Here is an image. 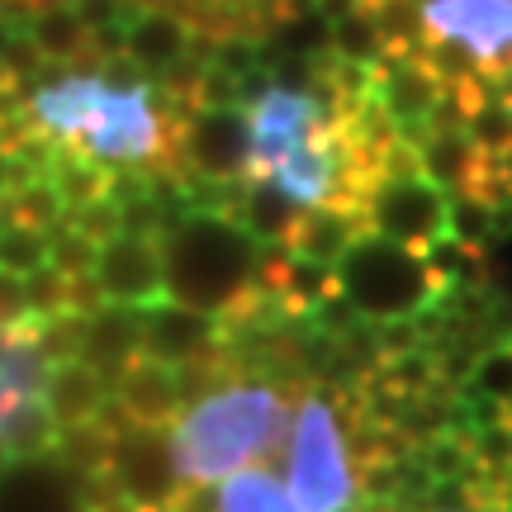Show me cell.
Masks as SVG:
<instances>
[{"mask_svg":"<svg viewBox=\"0 0 512 512\" xmlns=\"http://www.w3.org/2000/svg\"><path fill=\"white\" fill-rule=\"evenodd\" d=\"M351 512H408V508H399V498H389V503H361V508H351Z\"/></svg>","mask_w":512,"mask_h":512,"instance_id":"obj_14","label":"cell"},{"mask_svg":"<svg viewBox=\"0 0 512 512\" xmlns=\"http://www.w3.org/2000/svg\"><path fill=\"white\" fill-rule=\"evenodd\" d=\"M0 95H5V72H0Z\"/></svg>","mask_w":512,"mask_h":512,"instance_id":"obj_15","label":"cell"},{"mask_svg":"<svg viewBox=\"0 0 512 512\" xmlns=\"http://www.w3.org/2000/svg\"><path fill=\"white\" fill-rule=\"evenodd\" d=\"M176 15L209 38H256L261 29H275L285 19L304 15L318 0H162Z\"/></svg>","mask_w":512,"mask_h":512,"instance_id":"obj_7","label":"cell"},{"mask_svg":"<svg viewBox=\"0 0 512 512\" xmlns=\"http://www.w3.org/2000/svg\"><path fill=\"white\" fill-rule=\"evenodd\" d=\"M427 494L432 498H427L418 512H508L498 503L494 479L484 475V470L456 479V484H432V479H427Z\"/></svg>","mask_w":512,"mask_h":512,"instance_id":"obj_10","label":"cell"},{"mask_svg":"<svg viewBox=\"0 0 512 512\" xmlns=\"http://www.w3.org/2000/svg\"><path fill=\"white\" fill-rule=\"evenodd\" d=\"M19 29L29 34V43L38 48L43 62H57V67H67V62H91L95 48H91V24L81 19L72 0H48V5H38L34 15L19 19Z\"/></svg>","mask_w":512,"mask_h":512,"instance_id":"obj_8","label":"cell"},{"mask_svg":"<svg viewBox=\"0 0 512 512\" xmlns=\"http://www.w3.org/2000/svg\"><path fill=\"white\" fill-rule=\"evenodd\" d=\"M91 285L100 304L143 313L171 299V280H166V252L157 228H114L110 238L95 242L91 261Z\"/></svg>","mask_w":512,"mask_h":512,"instance_id":"obj_5","label":"cell"},{"mask_svg":"<svg viewBox=\"0 0 512 512\" xmlns=\"http://www.w3.org/2000/svg\"><path fill=\"white\" fill-rule=\"evenodd\" d=\"M24 313H29V304H24V280L0 271V323H15Z\"/></svg>","mask_w":512,"mask_h":512,"instance_id":"obj_12","label":"cell"},{"mask_svg":"<svg viewBox=\"0 0 512 512\" xmlns=\"http://www.w3.org/2000/svg\"><path fill=\"white\" fill-rule=\"evenodd\" d=\"M209 105L228 110L233 171L204 209L228 214L261 252H285L309 223L361 233L408 143L384 110L375 62L342 53L233 72L228 100Z\"/></svg>","mask_w":512,"mask_h":512,"instance_id":"obj_1","label":"cell"},{"mask_svg":"<svg viewBox=\"0 0 512 512\" xmlns=\"http://www.w3.org/2000/svg\"><path fill=\"white\" fill-rule=\"evenodd\" d=\"M24 181H34V171H29V166L19 162V157H10V152L0 147V204L10 200V195H15Z\"/></svg>","mask_w":512,"mask_h":512,"instance_id":"obj_13","label":"cell"},{"mask_svg":"<svg viewBox=\"0 0 512 512\" xmlns=\"http://www.w3.org/2000/svg\"><path fill=\"white\" fill-rule=\"evenodd\" d=\"M53 242L38 228H19V223H0V271L5 275H34L38 266H48Z\"/></svg>","mask_w":512,"mask_h":512,"instance_id":"obj_11","label":"cell"},{"mask_svg":"<svg viewBox=\"0 0 512 512\" xmlns=\"http://www.w3.org/2000/svg\"><path fill=\"white\" fill-rule=\"evenodd\" d=\"M294 399L299 389H290L285 380L252 375L233 356L219 361L166 427V456L181 498L280 456L294 422Z\"/></svg>","mask_w":512,"mask_h":512,"instance_id":"obj_3","label":"cell"},{"mask_svg":"<svg viewBox=\"0 0 512 512\" xmlns=\"http://www.w3.org/2000/svg\"><path fill=\"white\" fill-rule=\"evenodd\" d=\"M57 356L48 351V318L24 313L15 323H0V446L19 422L43 408Z\"/></svg>","mask_w":512,"mask_h":512,"instance_id":"obj_6","label":"cell"},{"mask_svg":"<svg viewBox=\"0 0 512 512\" xmlns=\"http://www.w3.org/2000/svg\"><path fill=\"white\" fill-rule=\"evenodd\" d=\"M370 62L418 76L465 138V200L512 219V0H351Z\"/></svg>","mask_w":512,"mask_h":512,"instance_id":"obj_2","label":"cell"},{"mask_svg":"<svg viewBox=\"0 0 512 512\" xmlns=\"http://www.w3.org/2000/svg\"><path fill=\"white\" fill-rule=\"evenodd\" d=\"M105 403H110V384L100 380L91 366L57 361L53 380H48V394H43V408H48V418L57 422V432H62V427H81V422H95Z\"/></svg>","mask_w":512,"mask_h":512,"instance_id":"obj_9","label":"cell"},{"mask_svg":"<svg viewBox=\"0 0 512 512\" xmlns=\"http://www.w3.org/2000/svg\"><path fill=\"white\" fill-rule=\"evenodd\" d=\"M370 408L356 380L299 384L285 451V489L299 512H351L361 503V427Z\"/></svg>","mask_w":512,"mask_h":512,"instance_id":"obj_4","label":"cell"}]
</instances>
